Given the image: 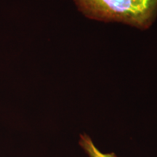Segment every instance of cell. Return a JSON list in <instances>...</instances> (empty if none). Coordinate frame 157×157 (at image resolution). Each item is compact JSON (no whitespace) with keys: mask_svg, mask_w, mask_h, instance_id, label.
Masks as SVG:
<instances>
[{"mask_svg":"<svg viewBox=\"0 0 157 157\" xmlns=\"http://www.w3.org/2000/svg\"><path fill=\"white\" fill-rule=\"evenodd\" d=\"M79 144L90 157H118L113 154H103L96 148L92 139L86 134L80 135Z\"/></svg>","mask_w":157,"mask_h":157,"instance_id":"7a4b0ae2","label":"cell"},{"mask_svg":"<svg viewBox=\"0 0 157 157\" xmlns=\"http://www.w3.org/2000/svg\"><path fill=\"white\" fill-rule=\"evenodd\" d=\"M84 16L117 22L140 30L151 26L157 16V0H74Z\"/></svg>","mask_w":157,"mask_h":157,"instance_id":"6da1fadb","label":"cell"}]
</instances>
